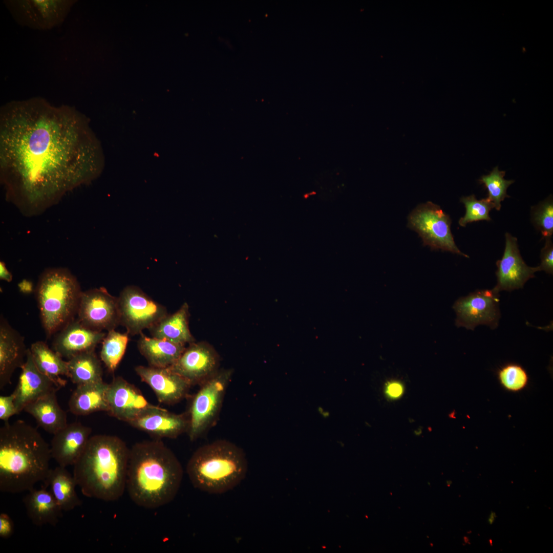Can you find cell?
<instances>
[{
    "mask_svg": "<svg viewBox=\"0 0 553 553\" xmlns=\"http://www.w3.org/2000/svg\"><path fill=\"white\" fill-rule=\"evenodd\" d=\"M0 279L8 282H10L12 280V275L7 269L5 264L1 261L0 262Z\"/></svg>",
    "mask_w": 553,
    "mask_h": 553,
    "instance_id": "cell-39",
    "label": "cell"
},
{
    "mask_svg": "<svg viewBox=\"0 0 553 553\" xmlns=\"http://www.w3.org/2000/svg\"><path fill=\"white\" fill-rule=\"evenodd\" d=\"M127 332L121 333L112 329L102 340L100 358L110 372H114L121 360L129 340Z\"/></svg>",
    "mask_w": 553,
    "mask_h": 553,
    "instance_id": "cell-30",
    "label": "cell"
},
{
    "mask_svg": "<svg viewBox=\"0 0 553 553\" xmlns=\"http://www.w3.org/2000/svg\"><path fill=\"white\" fill-rule=\"evenodd\" d=\"M408 219V227L418 233L423 245L469 257L456 245L451 230L450 218L438 205L430 201L418 205Z\"/></svg>",
    "mask_w": 553,
    "mask_h": 553,
    "instance_id": "cell-8",
    "label": "cell"
},
{
    "mask_svg": "<svg viewBox=\"0 0 553 553\" xmlns=\"http://www.w3.org/2000/svg\"><path fill=\"white\" fill-rule=\"evenodd\" d=\"M77 315L82 324L93 330L115 329L120 325L118 297L104 287L82 292Z\"/></svg>",
    "mask_w": 553,
    "mask_h": 553,
    "instance_id": "cell-12",
    "label": "cell"
},
{
    "mask_svg": "<svg viewBox=\"0 0 553 553\" xmlns=\"http://www.w3.org/2000/svg\"><path fill=\"white\" fill-rule=\"evenodd\" d=\"M135 372L155 393L158 401L165 405L180 402L188 395L192 385L168 368L138 366Z\"/></svg>",
    "mask_w": 553,
    "mask_h": 553,
    "instance_id": "cell-16",
    "label": "cell"
},
{
    "mask_svg": "<svg viewBox=\"0 0 553 553\" xmlns=\"http://www.w3.org/2000/svg\"><path fill=\"white\" fill-rule=\"evenodd\" d=\"M497 283L493 290L512 291L523 288L525 283L535 276L538 267L528 266L522 258L516 237L505 233V246L502 259L496 262Z\"/></svg>",
    "mask_w": 553,
    "mask_h": 553,
    "instance_id": "cell-14",
    "label": "cell"
},
{
    "mask_svg": "<svg viewBox=\"0 0 553 553\" xmlns=\"http://www.w3.org/2000/svg\"><path fill=\"white\" fill-rule=\"evenodd\" d=\"M109 384L103 380L77 385L69 400L70 411L75 415L84 416L108 410L107 393Z\"/></svg>",
    "mask_w": 553,
    "mask_h": 553,
    "instance_id": "cell-23",
    "label": "cell"
},
{
    "mask_svg": "<svg viewBox=\"0 0 553 553\" xmlns=\"http://www.w3.org/2000/svg\"><path fill=\"white\" fill-rule=\"evenodd\" d=\"M50 446L37 430L23 420L0 428V491H28L49 470Z\"/></svg>",
    "mask_w": 553,
    "mask_h": 553,
    "instance_id": "cell-3",
    "label": "cell"
},
{
    "mask_svg": "<svg viewBox=\"0 0 553 553\" xmlns=\"http://www.w3.org/2000/svg\"><path fill=\"white\" fill-rule=\"evenodd\" d=\"M23 337L2 315L0 320V389L11 382L14 371L25 361Z\"/></svg>",
    "mask_w": 553,
    "mask_h": 553,
    "instance_id": "cell-21",
    "label": "cell"
},
{
    "mask_svg": "<svg viewBox=\"0 0 553 553\" xmlns=\"http://www.w3.org/2000/svg\"><path fill=\"white\" fill-rule=\"evenodd\" d=\"M220 357L206 342H193L186 347L177 361L168 367L192 386L201 385L220 369Z\"/></svg>",
    "mask_w": 553,
    "mask_h": 553,
    "instance_id": "cell-13",
    "label": "cell"
},
{
    "mask_svg": "<svg viewBox=\"0 0 553 553\" xmlns=\"http://www.w3.org/2000/svg\"><path fill=\"white\" fill-rule=\"evenodd\" d=\"M498 377L503 387L512 391L522 390L528 381L526 371L516 364H509L503 367L499 371Z\"/></svg>",
    "mask_w": 553,
    "mask_h": 553,
    "instance_id": "cell-34",
    "label": "cell"
},
{
    "mask_svg": "<svg viewBox=\"0 0 553 553\" xmlns=\"http://www.w3.org/2000/svg\"><path fill=\"white\" fill-rule=\"evenodd\" d=\"M28 492L23 501L29 519L36 526H56L63 511L50 490L43 485L39 489L34 487Z\"/></svg>",
    "mask_w": 553,
    "mask_h": 553,
    "instance_id": "cell-22",
    "label": "cell"
},
{
    "mask_svg": "<svg viewBox=\"0 0 553 553\" xmlns=\"http://www.w3.org/2000/svg\"><path fill=\"white\" fill-rule=\"evenodd\" d=\"M460 201L464 205L466 210L464 216L459 220L460 226L465 227L469 223L491 220L489 212L494 206L487 198L477 200L472 195L461 198Z\"/></svg>",
    "mask_w": 553,
    "mask_h": 553,
    "instance_id": "cell-32",
    "label": "cell"
},
{
    "mask_svg": "<svg viewBox=\"0 0 553 553\" xmlns=\"http://www.w3.org/2000/svg\"><path fill=\"white\" fill-rule=\"evenodd\" d=\"M53 391L29 403L24 409L46 432L54 434L67 424V414L59 405Z\"/></svg>",
    "mask_w": 553,
    "mask_h": 553,
    "instance_id": "cell-25",
    "label": "cell"
},
{
    "mask_svg": "<svg viewBox=\"0 0 553 553\" xmlns=\"http://www.w3.org/2000/svg\"><path fill=\"white\" fill-rule=\"evenodd\" d=\"M495 519V514L494 513L492 512V513L490 515V517L488 518V522H489V523L492 524L494 521Z\"/></svg>",
    "mask_w": 553,
    "mask_h": 553,
    "instance_id": "cell-41",
    "label": "cell"
},
{
    "mask_svg": "<svg viewBox=\"0 0 553 553\" xmlns=\"http://www.w3.org/2000/svg\"><path fill=\"white\" fill-rule=\"evenodd\" d=\"M103 157L88 118L40 97L0 111V178L6 200L24 216L40 215L100 174Z\"/></svg>",
    "mask_w": 553,
    "mask_h": 553,
    "instance_id": "cell-1",
    "label": "cell"
},
{
    "mask_svg": "<svg viewBox=\"0 0 553 553\" xmlns=\"http://www.w3.org/2000/svg\"><path fill=\"white\" fill-rule=\"evenodd\" d=\"M33 360L40 372L49 377L59 389L67 384L61 376H68L67 361L42 341L33 343L29 348Z\"/></svg>",
    "mask_w": 553,
    "mask_h": 553,
    "instance_id": "cell-28",
    "label": "cell"
},
{
    "mask_svg": "<svg viewBox=\"0 0 553 553\" xmlns=\"http://www.w3.org/2000/svg\"><path fill=\"white\" fill-rule=\"evenodd\" d=\"M129 453L117 436H91L73 465V475L82 494L105 501L121 498L126 488Z\"/></svg>",
    "mask_w": 553,
    "mask_h": 553,
    "instance_id": "cell-4",
    "label": "cell"
},
{
    "mask_svg": "<svg viewBox=\"0 0 553 553\" xmlns=\"http://www.w3.org/2000/svg\"><path fill=\"white\" fill-rule=\"evenodd\" d=\"M14 532V523L10 517L5 513L0 515V537L10 538Z\"/></svg>",
    "mask_w": 553,
    "mask_h": 553,
    "instance_id": "cell-37",
    "label": "cell"
},
{
    "mask_svg": "<svg viewBox=\"0 0 553 553\" xmlns=\"http://www.w3.org/2000/svg\"><path fill=\"white\" fill-rule=\"evenodd\" d=\"M129 423L157 439H174L187 432L189 418L187 413L175 414L152 405Z\"/></svg>",
    "mask_w": 553,
    "mask_h": 553,
    "instance_id": "cell-17",
    "label": "cell"
},
{
    "mask_svg": "<svg viewBox=\"0 0 553 553\" xmlns=\"http://www.w3.org/2000/svg\"><path fill=\"white\" fill-rule=\"evenodd\" d=\"M535 226L544 238H551L553 233V203L550 198L535 207L531 214Z\"/></svg>",
    "mask_w": 553,
    "mask_h": 553,
    "instance_id": "cell-33",
    "label": "cell"
},
{
    "mask_svg": "<svg viewBox=\"0 0 553 553\" xmlns=\"http://www.w3.org/2000/svg\"><path fill=\"white\" fill-rule=\"evenodd\" d=\"M233 371L232 369H220L200 385L187 412L189 426L186 433L190 441L203 436L216 423Z\"/></svg>",
    "mask_w": 553,
    "mask_h": 553,
    "instance_id": "cell-7",
    "label": "cell"
},
{
    "mask_svg": "<svg viewBox=\"0 0 553 553\" xmlns=\"http://www.w3.org/2000/svg\"><path fill=\"white\" fill-rule=\"evenodd\" d=\"M107 400L108 413L128 423L153 405L137 388L120 376L109 384Z\"/></svg>",
    "mask_w": 553,
    "mask_h": 553,
    "instance_id": "cell-15",
    "label": "cell"
},
{
    "mask_svg": "<svg viewBox=\"0 0 553 553\" xmlns=\"http://www.w3.org/2000/svg\"><path fill=\"white\" fill-rule=\"evenodd\" d=\"M137 342L140 353L147 361L149 366L158 368H168L179 358L186 347L165 339L148 337L142 333Z\"/></svg>",
    "mask_w": 553,
    "mask_h": 553,
    "instance_id": "cell-26",
    "label": "cell"
},
{
    "mask_svg": "<svg viewBox=\"0 0 553 553\" xmlns=\"http://www.w3.org/2000/svg\"><path fill=\"white\" fill-rule=\"evenodd\" d=\"M505 171H500L497 166L487 175H483L479 179L481 183L484 184L488 190V197L486 198L494 204V208L499 210L501 208V201L505 198L509 197L506 194L507 189L514 182L513 180H507L504 178Z\"/></svg>",
    "mask_w": 553,
    "mask_h": 553,
    "instance_id": "cell-31",
    "label": "cell"
},
{
    "mask_svg": "<svg viewBox=\"0 0 553 553\" xmlns=\"http://www.w3.org/2000/svg\"><path fill=\"white\" fill-rule=\"evenodd\" d=\"M189 306L183 303L171 314H167L148 329L152 336L185 345L195 342L189 327Z\"/></svg>",
    "mask_w": 553,
    "mask_h": 553,
    "instance_id": "cell-24",
    "label": "cell"
},
{
    "mask_svg": "<svg viewBox=\"0 0 553 553\" xmlns=\"http://www.w3.org/2000/svg\"><path fill=\"white\" fill-rule=\"evenodd\" d=\"M403 392L402 385L397 381L389 382L386 388V393L391 398L399 397Z\"/></svg>",
    "mask_w": 553,
    "mask_h": 553,
    "instance_id": "cell-38",
    "label": "cell"
},
{
    "mask_svg": "<svg viewBox=\"0 0 553 553\" xmlns=\"http://www.w3.org/2000/svg\"><path fill=\"white\" fill-rule=\"evenodd\" d=\"M42 482L63 511H70L81 505L82 501L76 492V480L65 467L58 465L50 469Z\"/></svg>",
    "mask_w": 553,
    "mask_h": 553,
    "instance_id": "cell-27",
    "label": "cell"
},
{
    "mask_svg": "<svg viewBox=\"0 0 553 553\" xmlns=\"http://www.w3.org/2000/svg\"><path fill=\"white\" fill-rule=\"evenodd\" d=\"M317 411L324 418H327L330 415L329 411L325 410L322 407H318Z\"/></svg>",
    "mask_w": 553,
    "mask_h": 553,
    "instance_id": "cell-40",
    "label": "cell"
},
{
    "mask_svg": "<svg viewBox=\"0 0 553 553\" xmlns=\"http://www.w3.org/2000/svg\"><path fill=\"white\" fill-rule=\"evenodd\" d=\"M75 0H9L4 3L15 20L23 26L49 30L62 24Z\"/></svg>",
    "mask_w": 553,
    "mask_h": 553,
    "instance_id": "cell-10",
    "label": "cell"
},
{
    "mask_svg": "<svg viewBox=\"0 0 553 553\" xmlns=\"http://www.w3.org/2000/svg\"><path fill=\"white\" fill-rule=\"evenodd\" d=\"M183 475L179 460L160 440L143 441L130 449L126 488L137 505L155 508L169 503Z\"/></svg>",
    "mask_w": 553,
    "mask_h": 553,
    "instance_id": "cell-2",
    "label": "cell"
},
{
    "mask_svg": "<svg viewBox=\"0 0 553 553\" xmlns=\"http://www.w3.org/2000/svg\"><path fill=\"white\" fill-rule=\"evenodd\" d=\"M82 292L76 278L67 268H51L41 274L35 296L48 336L75 318Z\"/></svg>",
    "mask_w": 553,
    "mask_h": 553,
    "instance_id": "cell-6",
    "label": "cell"
},
{
    "mask_svg": "<svg viewBox=\"0 0 553 553\" xmlns=\"http://www.w3.org/2000/svg\"><path fill=\"white\" fill-rule=\"evenodd\" d=\"M248 470L242 449L226 440L219 439L199 448L186 465L193 486L209 494H222L237 486Z\"/></svg>",
    "mask_w": 553,
    "mask_h": 553,
    "instance_id": "cell-5",
    "label": "cell"
},
{
    "mask_svg": "<svg viewBox=\"0 0 553 553\" xmlns=\"http://www.w3.org/2000/svg\"><path fill=\"white\" fill-rule=\"evenodd\" d=\"M538 267L539 271L553 273V245L551 238H546L545 245L541 250V263Z\"/></svg>",
    "mask_w": 553,
    "mask_h": 553,
    "instance_id": "cell-35",
    "label": "cell"
},
{
    "mask_svg": "<svg viewBox=\"0 0 553 553\" xmlns=\"http://www.w3.org/2000/svg\"><path fill=\"white\" fill-rule=\"evenodd\" d=\"M91 432V428L80 422L68 423L53 434L51 457L59 466L74 465L83 452Z\"/></svg>",
    "mask_w": 553,
    "mask_h": 553,
    "instance_id": "cell-18",
    "label": "cell"
},
{
    "mask_svg": "<svg viewBox=\"0 0 553 553\" xmlns=\"http://www.w3.org/2000/svg\"><path fill=\"white\" fill-rule=\"evenodd\" d=\"M117 297L120 325L130 335L140 334L168 314L165 307L137 286L124 287Z\"/></svg>",
    "mask_w": 553,
    "mask_h": 553,
    "instance_id": "cell-9",
    "label": "cell"
},
{
    "mask_svg": "<svg viewBox=\"0 0 553 553\" xmlns=\"http://www.w3.org/2000/svg\"><path fill=\"white\" fill-rule=\"evenodd\" d=\"M13 393L8 396H0V419L5 422L12 416L17 414Z\"/></svg>",
    "mask_w": 553,
    "mask_h": 553,
    "instance_id": "cell-36",
    "label": "cell"
},
{
    "mask_svg": "<svg viewBox=\"0 0 553 553\" xmlns=\"http://www.w3.org/2000/svg\"><path fill=\"white\" fill-rule=\"evenodd\" d=\"M498 293L493 289L480 290L458 299L453 306L456 326L472 330L479 325L497 328L501 316Z\"/></svg>",
    "mask_w": 553,
    "mask_h": 553,
    "instance_id": "cell-11",
    "label": "cell"
},
{
    "mask_svg": "<svg viewBox=\"0 0 553 553\" xmlns=\"http://www.w3.org/2000/svg\"><path fill=\"white\" fill-rule=\"evenodd\" d=\"M22 371L17 385L12 393L18 414L25 407L44 395L59 389L35 366L29 349L26 361L20 368Z\"/></svg>",
    "mask_w": 553,
    "mask_h": 553,
    "instance_id": "cell-20",
    "label": "cell"
},
{
    "mask_svg": "<svg viewBox=\"0 0 553 553\" xmlns=\"http://www.w3.org/2000/svg\"><path fill=\"white\" fill-rule=\"evenodd\" d=\"M107 333L91 329L74 318L58 331L53 343L55 351L70 359L78 354L95 350Z\"/></svg>",
    "mask_w": 553,
    "mask_h": 553,
    "instance_id": "cell-19",
    "label": "cell"
},
{
    "mask_svg": "<svg viewBox=\"0 0 553 553\" xmlns=\"http://www.w3.org/2000/svg\"><path fill=\"white\" fill-rule=\"evenodd\" d=\"M67 363L68 377L77 385L103 380L101 361L95 350L76 355L69 359Z\"/></svg>",
    "mask_w": 553,
    "mask_h": 553,
    "instance_id": "cell-29",
    "label": "cell"
}]
</instances>
